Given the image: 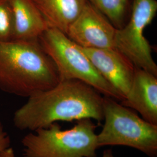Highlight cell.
I'll return each mask as SVG.
<instances>
[{
	"label": "cell",
	"instance_id": "obj_16",
	"mask_svg": "<svg viewBox=\"0 0 157 157\" xmlns=\"http://www.w3.org/2000/svg\"><path fill=\"white\" fill-rule=\"evenodd\" d=\"M102 157H114L112 150L107 149L103 152Z\"/></svg>",
	"mask_w": 157,
	"mask_h": 157
},
{
	"label": "cell",
	"instance_id": "obj_6",
	"mask_svg": "<svg viewBox=\"0 0 157 157\" xmlns=\"http://www.w3.org/2000/svg\"><path fill=\"white\" fill-rule=\"evenodd\" d=\"M157 12V0H133L129 20L122 28L117 29L113 44V48L126 56L135 67L156 76L157 65L144 30Z\"/></svg>",
	"mask_w": 157,
	"mask_h": 157
},
{
	"label": "cell",
	"instance_id": "obj_4",
	"mask_svg": "<svg viewBox=\"0 0 157 157\" xmlns=\"http://www.w3.org/2000/svg\"><path fill=\"white\" fill-rule=\"evenodd\" d=\"M38 40L56 65L61 80H78L91 86L105 97L121 102L124 100L118 91L97 71L81 47L65 34L48 28Z\"/></svg>",
	"mask_w": 157,
	"mask_h": 157
},
{
	"label": "cell",
	"instance_id": "obj_14",
	"mask_svg": "<svg viewBox=\"0 0 157 157\" xmlns=\"http://www.w3.org/2000/svg\"><path fill=\"white\" fill-rule=\"evenodd\" d=\"M11 140L8 133L4 130V126L0 121V152L11 147Z\"/></svg>",
	"mask_w": 157,
	"mask_h": 157
},
{
	"label": "cell",
	"instance_id": "obj_7",
	"mask_svg": "<svg viewBox=\"0 0 157 157\" xmlns=\"http://www.w3.org/2000/svg\"><path fill=\"white\" fill-rule=\"evenodd\" d=\"M117 29L101 12L87 1L65 34L82 48H113Z\"/></svg>",
	"mask_w": 157,
	"mask_h": 157
},
{
	"label": "cell",
	"instance_id": "obj_3",
	"mask_svg": "<svg viewBox=\"0 0 157 157\" xmlns=\"http://www.w3.org/2000/svg\"><path fill=\"white\" fill-rule=\"evenodd\" d=\"M97 126L90 118L76 121L72 128L62 130L55 122L23 137L24 157H97L99 148Z\"/></svg>",
	"mask_w": 157,
	"mask_h": 157
},
{
	"label": "cell",
	"instance_id": "obj_13",
	"mask_svg": "<svg viewBox=\"0 0 157 157\" xmlns=\"http://www.w3.org/2000/svg\"><path fill=\"white\" fill-rule=\"evenodd\" d=\"M13 15L8 0H0V41L12 40Z\"/></svg>",
	"mask_w": 157,
	"mask_h": 157
},
{
	"label": "cell",
	"instance_id": "obj_1",
	"mask_svg": "<svg viewBox=\"0 0 157 157\" xmlns=\"http://www.w3.org/2000/svg\"><path fill=\"white\" fill-rule=\"evenodd\" d=\"M104 96L78 80H62L48 90L36 93L13 114V123L20 130L34 132L58 121L90 118L104 119Z\"/></svg>",
	"mask_w": 157,
	"mask_h": 157
},
{
	"label": "cell",
	"instance_id": "obj_15",
	"mask_svg": "<svg viewBox=\"0 0 157 157\" xmlns=\"http://www.w3.org/2000/svg\"><path fill=\"white\" fill-rule=\"evenodd\" d=\"M0 157H17L13 148L10 147L0 152Z\"/></svg>",
	"mask_w": 157,
	"mask_h": 157
},
{
	"label": "cell",
	"instance_id": "obj_11",
	"mask_svg": "<svg viewBox=\"0 0 157 157\" xmlns=\"http://www.w3.org/2000/svg\"><path fill=\"white\" fill-rule=\"evenodd\" d=\"M49 28L67 33L70 25L76 19L87 0H33Z\"/></svg>",
	"mask_w": 157,
	"mask_h": 157
},
{
	"label": "cell",
	"instance_id": "obj_2",
	"mask_svg": "<svg viewBox=\"0 0 157 157\" xmlns=\"http://www.w3.org/2000/svg\"><path fill=\"white\" fill-rule=\"evenodd\" d=\"M61 81L56 65L39 40L0 41V90L22 97Z\"/></svg>",
	"mask_w": 157,
	"mask_h": 157
},
{
	"label": "cell",
	"instance_id": "obj_10",
	"mask_svg": "<svg viewBox=\"0 0 157 157\" xmlns=\"http://www.w3.org/2000/svg\"><path fill=\"white\" fill-rule=\"evenodd\" d=\"M8 1L13 15L12 40H38L49 26L33 0Z\"/></svg>",
	"mask_w": 157,
	"mask_h": 157
},
{
	"label": "cell",
	"instance_id": "obj_8",
	"mask_svg": "<svg viewBox=\"0 0 157 157\" xmlns=\"http://www.w3.org/2000/svg\"><path fill=\"white\" fill-rule=\"evenodd\" d=\"M97 71L125 98L135 74V65L114 48H85L81 47Z\"/></svg>",
	"mask_w": 157,
	"mask_h": 157
},
{
	"label": "cell",
	"instance_id": "obj_9",
	"mask_svg": "<svg viewBox=\"0 0 157 157\" xmlns=\"http://www.w3.org/2000/svg\"><path fill=\"white\" fill-rule=\"evenodd\" d=\"M157 76L136 67L130 89L121 102L124 107L137 111L142 118L157 125Z\"/></svg>",
	"mask_w": 157,
	"mask_h": 157
},
{
	"label": "cell",
	"instance_id": "obj_5",
	"mask_svg": "<svg viewBox=\"0 0 157 157\" xmlns=\"http://www.w3.org/2000/svg\"><path fill=\"white\" fill-rule=\"evenodd\" d=\"M104 124L97 135L99 148L104 146H128L149 157H157V125L138 116L116 100L104 96Z\"/></svg>",
	"mask_w": 157,
	"mask_h": 157
},
{
	"label": "cell",
	"instance_id": "obj_12",
	"mask_svg": "<svg viewBox=\"0 0 157 157\" xmlns=\"http://www.w3.org/2000/svg\"><path fill=\"white\" fill-rule=\"evenodd\" d=\"M107 17L116 29L122 28L129 20L133 0H87Z\"/></svg>",
	"mask_w": 157,
	"mask_h": 157
}]
</instances>
